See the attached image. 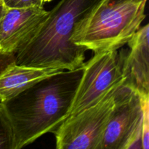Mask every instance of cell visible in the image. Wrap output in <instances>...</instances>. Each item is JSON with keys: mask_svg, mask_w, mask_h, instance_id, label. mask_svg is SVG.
<instances>
[{"mask_svg": "<svg viewBox=\"0 0 149 149\" xmlns=\"http://www.w3.org/2000/svg\"><path fill=\"white\" fill-rule=\"evenodd\" d=\"M141 96L143 108L142 117V148H149V95Z\"/></svg>", "mask_w": 149, "mask_h": 149, "instance_id": "8fae6325", "label": "cell"}, {"mask_svg": "<svg viewBox=\"0 0 149 149\" xmlns=\"http://www.w3.org/2000/svg\"><path fill=\"white\" fill-rule=\"evenodd\" d=\"M4 10V6H1V7H0V18H1V15H2Z\"/></svg>", "mask_w": 149, "mask_h": 149, "instance_id": "9a60e30c", "label": "cell"}, {"mask_svg": "<svg viewBox=\"0 0 149 149\" xmlns=\"http://www.w3.org/2000/svg\"><path fill=\"white\" fill-rule=\"evenodd\" d=\"M83 66L43 79L4 103L11 119L14 149L53 132L68 116Z\"/></svg>", "mask_w": 149, "mask_h": 149, "instance_id": "6da1fadb", "label": "cell"}, {"mask_svg": "<svg viewBox=\"0 0 149 149\" xmlns=\"http://www.w3.org/2000/svg\"><path fill=\"white\" fill-rule=\"evenodd\" d=\"M15 63V54L0 52V74L8 66Z\"/></svg>", "mask_w": 149, "mask_h": 149, "instance_id": "4fadbf2b", "label": "cell"}, {"mask_svg": "<svg viewBox=\"0 0 149 149\" xmlns=\"http://www.w3.org/2000/svg\"><path fill=\"white\" fill-rule=\"evenodd\" d=\"M48 13L44 7H4L0 18V52L17 53L36 35Z\"/></svg>", "mask_w": 149, "mask_h": 149, "instance_id": "52a82bcc", "label": "cell"}, {"mask_svg": "<svg viewBox=\"0 0 149 149\" xmlns=\"http://www.w3.org/2000/svg\"><path fill=\"white\" fill-rule=\"evenodd\" d=\"M51 0H3L7 8H28L32 7H43L44 4Z\"/></svg>", "mask_w": 149, "mask_h": 149, "instance_id": "7c38bea8", "label": "cell"}, {"mask_svg": "<svg viewBox=\"0 0 149 149\" xmlns=\"http://www.w3.org/2000/svg\"><path fill=\"white\" fill-rule=\"evenodd\" d=\"M122 67V55H119L117 50L96 52L84 63L68 117L98 103L115 86L122 82L125 78Z\"/></svg>", "mask_w": 149, "mask_h": 149, "instance_id": "5b68a950", "label": "cell"}, {"mask_svg": "<svg viewBox=\"0 0 149 149\" xmlns=\"http://www.w3.org/2000/svg\"><path fill=\"white\" fill-rule=\"evenodd\" d=\"M142 117L141 96L124 81L116 89L102 149H143Z\"/></svg>", "mask_w": 149, "mask_h": 149, "instance_id": "8992f818", "label": "cell"}, {"mask_svg": "<svg viewBox=\"0 0 149 149\" xmlns=\"http://www.w3.org/2000/svg\"><path fill=\"white\" fill-rule=\"evenodd\" d=\"M1 6H4V4H3V0H0V7Z\"/></svg>", "mask_w": 149, "mask_h": 149, "instance_id": "2e32d148", "label": "cell"}, {"mask_svg": "<svg viewBox=\"0 0 149 149\" xmlns=\"http://www.w3.org/2000/svg\"><path fill=\"white\" fill-rule=\"evenodd\" d=\"M103 0H61L31 40L15 54L17 65L73 70L83 66L87 49L73 42L76 26Z\"/></svg>", "mask_w": 149, "mask_h": 149, "instance_id": "7a4b0ae2", "label": "cell"}, {"mask_svg": "<svg viewBox=\"0 0 149 149\" xmlns=\"http://www.w3.org/2000/svg\"><path fill=\"white\" fill-rule=\"evenodd\" d=\"M149 26L138 29L127 42L129 51L122 55L125 84L140 95H149Z\"/></svg>", "mask_w": 149, "mask_h": 149, "instance_id": "ba28073f", "label": "cell"}, {"mask_svg": "<svg viewBox=\"0 0 149 149\" xmlns=\"http://www.w3.org/2000/svg\"><path fill=\"white\" fill-rule=\"evenodd\" d=\"M108 2L110 3H119L125 2V1H147V0H106Z\"/></svg>", "mask_w": 149, "mask_h": 149, "instance_id": "5bb4252c", "label": "cell"}, {"mask_svg": "<svg viewBox=\"0 0 149 149\" xmlns=\"http://www.w3.org/2000/svg\"><path fill=\"white\" fill-rule=\"evenodd\" d=\"M0 149H14L11 119L5 104L0 101Z\"/></svg>", "mask_w": 149, "mask_h": 149, "instance_id": "30bf717a", "label": "cell"}, {"mask_svg": "<svg viewBox=\"0 0 149 149\" xmlns=\"http://www.w3.org/2000/svg\"><path fill=\"white\" fill-rule=\"evenodd\" d=\"M146 1L110 3L103 0L76 26L73 42L95 53L117 50L141 28Z\"/></svg>", "mask_w": 149, "mask_h": 149, "instance_id": "3957f363", "label": "cell"}, {"mask_svg": "<svg viewBox=\"0 0 149 149\" xmlns=\"http://www.w3.org/2000/svg\"><path fill=\"white\" fill-rule=\"evenodd\" d=\"M63 70L17 65L15 63L0 74V101L6 103L37 81Z\"/></svg>", "mask_w": 149, "mask_h": 149, "instance_id": "9c48e42d", "label": "cell"}, {"mask_svg": "<svg viewBox=\"0 0 149 149\" xmlns=\"http://www.w3.org/2000/svg\"><path fill=\"white\" fill-rule=\"evenodd\" d=\"M125 81V80H124ZM115 86L101 100L66 118L54 131L58 149H102L103 135L114 105Z\"/></svg>", "mask_w": 149, "mask_h": 149, "instance_id": "277c9868", "label": "cell"}]
</instances>
